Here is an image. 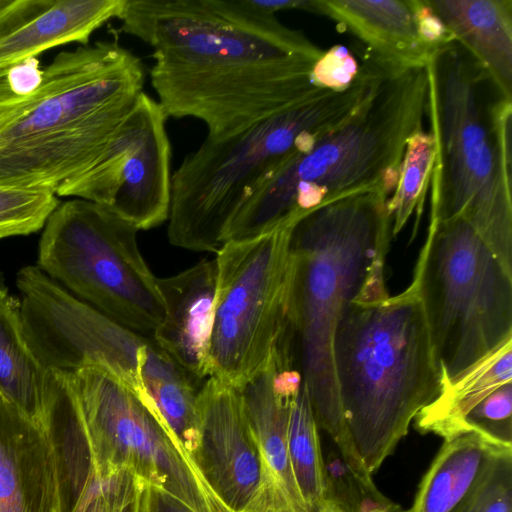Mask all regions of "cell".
Listing matches in <instances>:
<instances>
[{
	"label": "cell",
	"mask_w": 512,
	"mask_h": 512,
	"mask_svg": "<svg viewBox=\"0 0 512 512\" xmlns=\"http://www.w3.org/2000/svg\"><path fill=\"white\" fill-rule=\"evenodd\" d=\"M251 0H126L120 30L153 48L165 115L219 140L305 98L323 50Z\"/></svg>",
	"instance_id": "obj_1"
},
{
	"label": "cell",
	"mask_w": 512,
	"mask_h": 512,
	"mask_svg": "<svg viewBox=\"0 0 512 512\" xmlns=\"http://www.w3.org/2000/svg\"><path fill=\"white\" fill-rule=\"evenodd\" d=\"M393 188L381 184L323 203L292 225L289 323L313 413L348 465L359 462L345 426L333 362L339 321L354 300L387 297Z\"/></svg>",
	"instance_id": "obj_2"
},
{
	"label": "cell",
	"mask_w": 512,
	"mask_h": 512,
	"mask_svg": "<svg viewBox=\"0 0 512 512\" xmlns=\"http://www.w3.org/2000/svg\"><path fill=\"white\" fill-rule=\"evenodd\" d=\"M144 81L116 41L59 53L23 89L0 71V187L56 194L97 160Z\"/></svg>",
	"instance_id": "obj_3"
},
{
	"label": "cell",
	"mask_w": 512,
	"mask_h": 512,
	"mask_svg": "<svg viewBox=\"0 0 512 512\" xmlns=\"http://www.w3.org/2000/svg\"><path fill=\"white\" fill-rule=\"evenodd\" d=\"M427 67L392 68L343 121L291 156L243 203L227 241L263 235L343 195L397 185L406 141L423 128Z\"/></svg>",
	"instance_id": "obj_4"
},
{
	"label": "cell",
	"mask_w": 512,
	"mask_h": 512,
	"mask_svg": "<svg viewBox=\"0 0 512 512\" xmlns=\"http://www.w3.org/2000/svg\"><path fill=\"white\" fill-rule=\"evenodd\" d=\"M436 145L430 220H466L512 271V100L455 41L427 64Z\"/></svg>",
	"instance_id": "obj_5"
},
{
	"label": "cell",
	"mask_w": 512,
	"mask_h": 512,
	"mask_svg": "<svg viewBox=\"0 0 512 512\" xmlns=\"http://www.w3.org/2000/svg\"><path fill=\"white\" fill-rule=\"evenodd\" d=\"M387 71L363 53L358 74L347 88H318L235 134L219 140L206 137L172 173L169 242L217 253L249 196L291 156L349 116Z\"/></svg>",
	"instance_id": "obj_6"
},
{
	"label": "cell",
	"mask_w": 512,
	"mask_h": 512,
	"mask_svg": "<svg viewBox=\"0 0 512 512\" xmlns=\"http://www.w3.org/2000/svg\"><path fill=\"white\" fill-rule=\"evenodd\" d=\"M333 362L349 439L372 475L441 389L414 282L392 297L353 301L336 328Z\"/></svg>",
	"instance_id": "obj_7"
},
{
	"label": "cell",
	"mask_w": 512,
	"mask_h": 512,
	"mask_svg": "<svg viewBox=\"0 0 512 512\" xmlns=\"http://www.w3.org/2000/svg\"><path fill=\"white\" fill-rule=\"evenodd\" d=\"M412 281L441 385L512 340V272L463 218L430 220Z\"/></svg>",
	"instance_id": "obj_8"
},
{
	"label": "cell",
	"mask_w": 512,
	"mask_h": 512,
	"mask_svg": "<svg viewBox=\"0 0 512 512\" xmlns=\"http://www.w3.org/2000/svg\"><path fill=\"white\" fill-rule=\"evenodd\" d=\"M137 231L103 205L66 201L44 225L37 267L117 323L153 334L165 308L157 277L139 251Z\"/></svg>",
	"instance_id": "obj_9"
},
{
	"label": "cell",
	"mask_w": 512,
	"mask_h": 512,
	"mask_svg": "<svg viewBox=\"0 0 512 512\" xmlns=\"http://www.w3.org/2000/svg\"><path fill=\"white\" fill-rule=\"evenodd\" d=\"M70 374L79 433L95 477L125 472L167 490L195 512H231L160 417L125 384L95 367Z\"/></svg>",
	"instance_id": "obj_10"
},
{
	"label": "cell",
	"mask_w": 512,
	"mask_h": 512,
	"mask_svg": "<svg viewBox=\"0 0 512 512\" xmlns=\"http://www.w3.org/2000/svg\"><path fill=\"white\" fill-rule=\"evenodd\" d=\"M296 221V220H295ZM290 222L216 253L209 377L242 388L270 362L290 328Z\"/></svg>",
	"instance_id": "obj_11"
},
{
	"label": "cell",
	"mask_w": 512,
	"mask_h": 512,
	"mask_svg": "<svg viewBox=\"0 0 512 512\" xmlns=\"http://www.w3.org/2000/svg\"><path fill=\"white\" fill-rule=\"evenodd\" d=\"M27 340L46 369H101L149 400L141 370L152 339L112 320L43 273L25 266L16 276Z\"/></svg>",
	"instance_id": "obj_12"
},
{
	"label": "cell",
	"mask_w": 512,
	"mask_h": 512,
	"mask_svg": "<svg viewBox=\"0 0 512 512\" xmlns=\"http://www.w3.org/2000/svg\"><path fill=\"white\" fill-rule=\"evenodd\" d=\"M166 120L159 103L141 92L97 160L56 195L103 205L138 231L167 221L172 152Z\"/></svg>",
	"instance_id": "obj_13"
},
{
	"label": "cell",
	"mask_w": 512,
	"mask_h": 512,
	"mask_svg": "<svg viewBox=\"0 0 512 512\" xmlns=\"http://www.w3.org/2000/svg\"><path fill=\"white\" fill-rule=\"evenodd\" d=\"M199 472L231 512H274L241 390L208 377L197 393Z\"/></svg>",
	"instance_id": "obj_14"
},
{
	"label": "cell",
	"mask_w": 512,
	"mask_h": 512,
	"mask_svg": "<svg viewBox=\"0 0 512 512\" xmlns=\"http://www.w3.org/2000/svg\"><path fill=\"white\" fill-rule=\"evenodd\" d=\"M60 444L0 393V512H68Z\"/></svg>",
	"instance_id": "obj_15"
},
{
	"label": "cell",
	"mask_w": 512,
	"mask_h": 512,
	"mask_svg": "<svg viewBox=\"0 0 512 512\" xmlns=\"http://www.w3.org/2000/svg\"><path fill=\"white\" fill-rule=\"evenodd\" d=\"M294 363L292 347L281 344L267 366L240 388L274 512H309L298 489L288 450L290 403L302 383Z\"/></svg>",
	"instance_id": "obj_16"
},
{
	"label": "cell",
	"mask_w": 512,
	"mask_h": 512,
	"mask_svg": "<svg viewBox=\"0 0 512 512\" xmlns=\"http://www.w3.org/2000/svg\"><path fill=\"white\" fill-rule=\"evenodd\" d=\"M157 284L165 313L153 340L194 379L209 377L216 259H203L178 274L157 278Z\"/></svg>",
	"instance_id": "obj_17"
},
{
	"label": "cell",
	"mask_w": 512,
	"mask_h": 512,
	"mask_svg": "<svg viewBox=\"0 0 512 512\" xmlns=\"http://www.w3.org/2000/svg\"><path fill=\"white\" fill-rule=\"evenodd\" d=\"M310 13L334 20L399 68L426 67L434 54L420 34L417 0H311Z\"/></svg>",
	"instance_id": "obj_18"
},
{
	"label": "cell",
	"mask_w": 512,
	"mask_h": 512,
	"mask_svg": "<svg viewBox=\"0 0 512 512\" xmlns=\"http://www.w3.org/2000/svg\"><path fill=\"white\" fill-rule=\"evenodd\" d=\"M498 92L512 100V0H429Z\"/></svg>",
	"instance_id": "obj_19"
},
{
	"label": "cell",
	"mask_w": 512,
	"mask_h": 512,
	"mask_svg": "<svg viewBox=\"0 0 512 512\" xmlns=\"http://www.w3.org/2000/svg\"><path fill=\"white\" fill-rule=\"evenodd\" d=\"M510 451L474 432L445 439L407 512H460L496 460Z\"/></svg>",
	"instance_id": "obj_20"
},
{
	"label": "cell",
	"mask_w": 512,
	"mask_h": 512,
	"mask_svg": "<svg viewBox=\"0 0 512 512\" xmlns=\"http://www.w3.org/2000/svg\"><path fill=\"white\" fill-rule=\"evenodd\" d=\"M125 4L126 0H54L37 16L0 37V71L59 45H87L95 30L121 17Z\"/></svg>",
	"instance_id": "obj_21"
},
{
	"label": "cell",
	"mask_w": 512,
	"mask_h": 512,
	"mask_svg": "<svg viewBox=\"0 0 512 512\" xmlns=\"http://www.w3.org/2000/svg\"><path fill=\"white\" fill-rule=\"evenodd\" d=\"M46 376L27 340L20 302L0 284V393L40 425L45 424Z\"/></svg>",
	"instance_id": "obj_22"
},
{
	"label": "cell",
	"mask_w": 512,
	"mask_h": 512,
	"mask_svg": "<svg viewBox=\"0 0 512 512\" xmlns=\"http://www.w3.org/2000/svg\"><path fill=\"white\" fill-rule=\"evenodd\" d=\"M512 382V340L450 384L415 416L418 430L444 440L461 434L466 417L495 389Z\"/></svg>",
	"instance_id": "obj_23"
},
{
	"label": "cell",
	"mask_w": 512,
	"mask_h": 512,
	"mask_svg": "<svg viewBox=\"0 0 512 512\" xmlns=\"http://www.w3.org/2000/svg\"><path fill=\"white\" fill-rule=\"evenodd\" d=\"M288 450L293 474L309 512H320L325 500V470L316 422L302 381L289 412Z\"/></svg>",
	"instance_id": "obj_24"
},
{
	"label": "cell",
	"mask_w": 512,
	"mask_h": 512,
	"mask_svg": "<svg viewBox=\"0 0 512 512\" xmlns=\"http://www.w3.org/2000/svg\"><path fill=\"white\" fill-rule=\"evenodd\" d=\"M436 157L433 134L423 128L406 141L397 185L389 198L392 236H396L414 212L419 217L431 183Z\"/></svg>",
	"instance_id": "obj_25"
},
{
	"label": "cell",
	"mask_w": 512,
	"mask_h": 512,
	"mask_svg": "<svg viewBox=\"0 0 512 512\" xmlns=\"http://www.w3.org/2000/svg\"><path fill=\"white\" fill-rule=\"evenodd\" d=\"M324 470L325 500L322 509L335 512H398L402 508L376 488L371 476L361 475L350 468L337 450L329 454L327 460L324 459Z\"/></svg>",
	"instance_id": "obj_26"
},
{
	"label": "cell",
	"mask_w": 512,
	"mask_h": 512,
	"mask_svg": "<svg viewBox=\"0 0 512 512\" xmlns=\"http://www.w3.org/2000/svg\"><path fill=\"white\" fill-rule=\"evenodd\" d=\"M58 205L49 190L0 187V239L40 230Z\"/></svg>",
	"instance_id": "obj_27"
},
{
	"label": "cell",
	"mask_w": 512,
	"mask_h": 512,
	"mask_svg": "<svg viewBox=\"0 0 512 512\" xmlns=\"http://www.w3.org/2000/svg\"><path fill=\"white\" fill-rule=\"evenodd\" d=\"M460 512H512V451L496 460Z\"/></svg>",
	"instance_id": "obj_28"
},
{
	"label": "cell",
	"mask_w": 512,
	"mask_h": 512,
	"mask_svg": "<svg viewBox=\"0 0 512 512\" xmlns=\"http://www.w3.org/2000/svg\"><path fill=\"white\" fill-rule=\"evenodd\" d=\"M359 67L360 64L348 48L334 45L314 63L311 79L317 87L340 91L354 81Z\"/></svg>",
	"instance_id": "obj_29"
},
{
	"label": "cell",
	"mask_w": 512,
	"mask_h": 512,
	"mask_svg": "<svg viewBox=\"0 0 512 512\" xmlns=\"http://www.w3.org/2000/svg\"><path fill=\"white\" fill-rule=\"evenodd\" d=\"M94 495L85 512H135L136 482L128 473L95 477Z\"/></svg>",
	"instance_id": "obj_30"
},
{
	"label": "cell",
	"mask_w": 512,
	"mask_h": 512,
	"mask_svg": "<svg viewBox=\"0 0 512 512\" xmlns=\"http://www.w3.org/2000/svg\"><path fill=\"white\" fill-rule=\"evenodd\" d=\"M135 482V512H195L167 490L136 478Z\"/></svg>",
	"instance_id": "obj_31"
},
{
	"label": "cell",
	"mask_w": 512,
	"mask_h": 512,
	"mask_svg": "<svg viewBox=\"0 0 512 512\" xmlns=\"http://www.w3.org/2000/svg\"><path fill=\"white\" fill-rule=\"evenodd\" d=\"M54 0H0V37L37 16Z\"/></svg>",
	"instance_id": "obj_32"
},
{
	"label": "cell",
	"mask_w": 512,
	"mask_h": 512,
	"mask_svg": "<svg viewBox=\"0 0 512 512\" xmlns=\"http://www.w3.org/2000/svg\"><path fill=\"white\" fill-rule=\"evenodd\" d=\"M95 485V477H92L68 512H85L94 495Z\"/></svg>",
	"instance_id": "obj_33"
},
{
	"label": "cell",
	"mask_w": 512,
	"mask_h": 512,
	"mask_svg": "<svg viewBox=\"0 0 512 512\" xmlns=\"http://www.w3.org/2000/svg\"><path fill=\"white\" fill-rule=\"evenodd\" d=\"M320 512H335V511L328 509V508H323ZM405 512H407V511H405Z\"/></svg>",
	"instance_id": "obj_34"
}]
</instances>
